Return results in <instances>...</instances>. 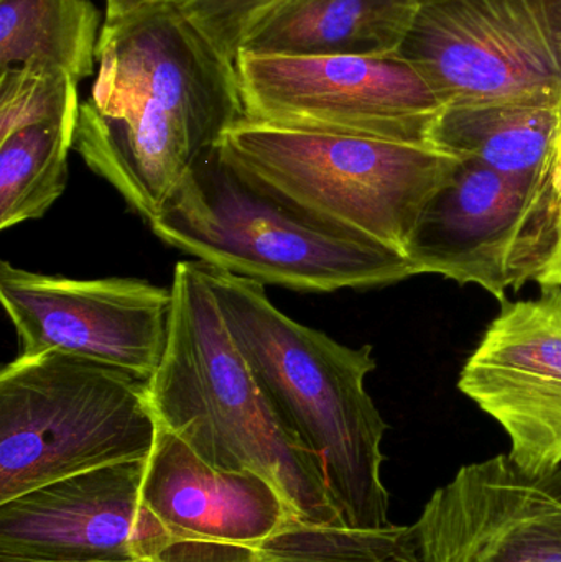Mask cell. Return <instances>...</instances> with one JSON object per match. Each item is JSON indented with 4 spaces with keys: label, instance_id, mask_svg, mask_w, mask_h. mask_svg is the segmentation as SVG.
<instances>
[{
    "label": "cell",
    "instance_id": "cell-1",
    "mask_svg": "<svg viewBox=\"0 0 561 562\" xmlns=\"http://www.w3.org/2000/svg\"><path fill=\"white\" fill-rule=\"evenodd\" d=\"M170 290L167 347L148 380L158 426L213 468L269 481L305 530L356 531L333 501L318 459L283 422L234 342L203 263L178 262Z\"/></svg>",
    "mask_w": 561,
    "mask_h": 562
},
{
    "label": "cell",
    "instance_id": "cell-2",
    "mask_svg": "<svg viewBox=\"0 0 561 562\" xmlns=\"http://www.w3.org/2000/svg\"><path fill=\"white\" fill-rule=\"evenodd\" d=\"M224 323L283 422L318 459L333 501L356 531L394 528L382 482L389 425L366 389L374 347H349L300 324L266 286L204 266Z\"/></svg>",
    "mask_w": 561,
    "mask_h": 562
},
{
    "label": "cell",
    "instance_id": "cell-3",
    "mask_svg": "<svg viewBox=\"0 0 561 562\" xmlns=\"http://www.w3.org/2000/svg\"><path fill=\"white\" fill-rule=\"evenodd\" d=\"M148 227L198 262L262 286L335 293L418 276L404 254L300 210L217 147L188 171Z\"/></svg>",
    "mask_w": 561,
    "mask_h": 562
},
{
    "label": "cell",
    "instance_id": "cell-4",
    "mask_svg": "<svg viewBox=\"0 0 561 562\" xmlns=\"http://www.w3.org/2000/svg\"><path fill=\"white\" fill-rule=\"evenodd\" d=\"M217 148L234 167L300 210L405 257L425 207L461 161L438 144L273 127L246 119Z\"/></svg>",
    "mask_w": 561,
    "mask_h": 562
},
{
    "label": "cell",
    "instance_id": "cell-5",
    "mask_svg": "<svg viewBox=\"0 0 561 562\" xmlns=\"http://www.w3.org/2000/svg\"><path fill=\"white\" fill-rule=\"evenodd\" d=\"M158 431L147 380L68 353H19L0 370V504L145 461Z\"/></svg>",
    "mask_w": 561,
    "mask_h": 562
},
{
    "label": "cell",
    "instance_id": "cell-6",
    "mask_svg": "<svg viewBox=\"0 0 561 562\" xmlns=\"http://www.w3.org/2000/svg\"><path fill=\"white\" fill-rule=\"evenodd\" d=\"M407 257L418 276L476 284L501 303L524 284L561 286V198L550 178L461 158L425 207Z\"/></svg>",
    "mask_w": 561,
    "mask_h": 562
},
{
    "label": "cell",
    "instance_id": "cell-7",
    "mask_svg": "<svg viewBox=\"0 0 561 562\" xmlns=\"http://www.w3.org/2000/svg\"><path fill=\"white\" fill-rule=\"evenodd\" d=\"M91 98L115 105L142 131L181 138L198 155L244 121L236 66L173 0L105 20Z\"/></svg>",
    "mask_w": 561,
    "mask_h": 562
},
{
    "label": "cell",
    "instance_id": "cell-8",
    "mask_svg": "<svg viewBox=\"0 0 561 562\" xmlns=\"http://www.w3.org/2000/svg\"><path fill=\"white\" fill-rule=\"evenodd\" d=\"M397 55L445 108H561V0H420Z\"/></svg>",
    "mask_w": 561,
    "mask_h": 562
},
{
    "label": "cell",
    "instance_id": "cell-9",
    "mask_svg": "<svg viewBox=\"0 0 561 562\" xmlns=\"http://www.w3.org/2000/svg\"><path fill=\"white\" fill-rule=\"evenodd\" d=\"M244 119L273 127L437 144L445 105L399 55L266 56L234 61Z\"/></svg>",
    "mask_w": 561,
    "mask_h": 562
},
{
    "label": "cell",
    "instance_id": "cell-10",
    "mask_svg": "<svg viewBox=\"0 0 561 562\" xmlns=\"http://www.w3.org/2000/svg\"><path fill=\"white\" fill-rule=\"evenodd\" d=\"M145 462L94 469L0 504V557L206 562L145 504Z\"/></svg>",
    "mask_w": 561,
    "mask_h": 562
},
{
    "label": "cell",
    "instance_id": "cell-11",
    "mask_svg": "<svg viewBox=\"0 0 561 562\" xmlns=\"http://www.w3.org/2000/svg\"><path fill=\"white\" fill-rule=\"evenodd\" d=\"M0 301L20 356L68 353L148 382L167 347L171 290L147 280L68 279L2 262Z\"/></svg>",
    "mask_w": 561,
    "mask_h": 562
},
{
    "label": "cell",
    "instance_id": "cell-12",
    "mask_svg": "<svg viewBox=\"0 0 561 562\" xmlns=\"http://www.w3.org/2000/svg\"><path fill=\"white\" fill-rule=\"evenodd\" d=\"M401 562H561V469L507 454L463 465L407 527Z\"/></svg>",
    "mask_w": 561,
    "mask_h": 562
},
{
    "label": "cell",
    "instance_id": "cell-13",
    "mask_svg": "<svg viewBox=\"0 0 561 562\" xmlns=\"http://www.w3.org/2000/svg\"><path fill=\"white\" fill-rule=\"evenodd\" d=\"M501 304L458 389L503 428L520 469L553 474L561 469V286Z\"/></svg>",
    "mask_w": 561,
    "mask_h": 562
},
{
    "label": "cell",
    "instance_id": "cell-14",
    "mask_svg": "<svg viewBox=\"0 0 561 562\" xmlns=\"http://www.w3.org/2000/svg\"><path fill=\"white\" fill-rule=\"evenodd\" d=\"M420 0H289L240 52L266 56H389L404 45Z\"/></svg>",
    "mask_w": 561,
    "mask_h": 562
},
{
    "label": "cell",
    "instance_id": "cell-15",
    "mask_svg": "<svg viewBox=\"0 0 561 562\" xmlns=\"http://www.w3.org/2000/svg\"><path fill=\"white\" fill-rule=\"evenodd\" d=\"M435 142L504 175L553 180L561 145V108L504 104L445 108Z\"/></svg>",
    "mask_w": 561,
    "mask_h": 562
},
{
    "label": "cell",
    "instance_id": "cell-16",
    "mask_svg": "<svg viewBox=\"0 0 561 562\" xmlns=\"http://www.w3.org/2000/svg\"><path fill=\"white\" fill-rule=\"evenodd\" d=\"M101 30L91 0H0V71L46 66L81 82L98 65Z\"/></svg>",
    "mask_w": 561,
    "mask_h": 562
},
{
    "label": "cell",
    "instance_id": "cell-17",
    "mask_svg": "<svg viewBox=\"0 0 561 562\" xmlns=\"http://www.w3.org/2000/svg\"><path fill=\"white\" fill-rule=\"evenodd\" d=\"M78 122H43L0 138V231L40 220L65 193Z\"/></svg>",
    "mask_w": 561,
    "mask_h": 562
},
{
    "label": "cell",
    "instance_id": "cell-18",
    "mask_svg": "<svg viewBox=\"0 0 561 562\" xmlns=\"http://www.w3.org/2000/svg\"><path fill=\"white\" fill-rule=\"evenodd\" d=\"M78 86L68 72L46 66L0 71V138L29 125L79 117Z\"/></svg>",
    "mask_w": 561,
    "mask_h": 562
},
{
    "label": "cell",
    "instance_id": "cell-19",
    "mask_svg": "<svg viewBox=\"0 0 561 562\" xmlns=\"http://www.w3.org/2000/svg\"><path fill=\"white\" fill-rule=\"evenodd\" d=\"M227 61H236L249 36L289 0H173Z\"/></svg>",
    "mask_w": 561,
    "mask_h": 562
},
{
    "label": "cell",
    "instance_id": "cell-20",
    "mask_svg": "<svg viewBox=\"0 0 561 562\" xmlns=\"http://www.w3.org/2000/svg\"><path fill=\"white\" fill-rule=\"evenodd\" d=\"M164 0H105V20L121 19L135 10Z\"/></svg>",
    "mask_w": 561,
    "mask_h": 562
},
{
    "label": "cell",
    "instance_id": "cell-21",
    "mask_svg": "<svg viewBox=\"0 0 561 562\" xmlns=\"http://www.w3.org/2000/svg\"><path fill=\"white\" fill-rule=\"evenodd\" d=\"M553 184H556V190L559 191L561 198V145L559 157H557L556 170H553Z\"/></svg>",
    "mask_w": 561,
    "mask_h": 562
},
{
    "label": "cell",
    "instance_id": "cell-22",
    "mask_svg": "<svg viewBox=\"0 0 561 562\" xmlns=\"http://www.w3.org/2000/svg\"><path fill=\"white\" fill-rule=\"evenodd\" d=\"M0 562H36V561L16 560V558L0 557ZM124 562H168V561H124Z\"/></svg>",
    "mask_w": 561,
    "mask_h": 562
}]
</instances>
